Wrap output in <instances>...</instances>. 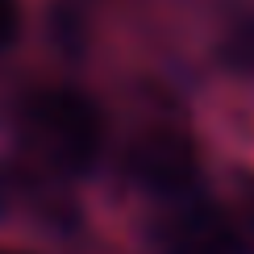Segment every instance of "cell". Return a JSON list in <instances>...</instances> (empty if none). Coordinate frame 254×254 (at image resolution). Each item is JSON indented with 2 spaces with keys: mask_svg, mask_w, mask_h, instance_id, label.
I'll list each match as a JSON object with an SVG mask.
<instances>
[{
  "mask_svg": "<svg viewBox=\"0 0 254 254\" xmlns=\"http://www.w3.org/2000/svg\"><path fill=\"white\" fill-rule=\"evenodd\" d=\"M29 137L63 171H88L104 146V117L83 92L46 88L25 104Z\"/></svg>",
  "mask_w": 254,
  "mask_h": 254,
  "instance_id": "obj_1",
  "label": "cell"
},
{
  "mask_svg": "<svg viewBox=\"0 0 254 254\" xmlns=\"http://www.w3.org/2000/svg\"><path fill=\"white\" fill-rule=\"evenodd\" d=\"M125 167L142 188L163 196H175L184 188H192V179L200 171V154L192 146V137L175 125H150L129 142Z\"/></svg>",
  "mask_w": 254,
  "mask_h": 254,
  "instance_id": "obj_2",
  "label": "cell"
},
{
  "mask_svg": "<svg viewBox=\"0 0 254 254\" xmlns=\"http://www.w3.org/2000/svg\"><path fill=\"white\" fill-rule=\"evenodd\" d=\"M167 254H254V246L225 221L217 204H196L163 221Z\"/></svg>",
  "mask_w": 254,
  "mask_h": 254,
  "instance_id": "obj_3",
  "label": "cell"
},
{
  "mask_svg": "<svg viewBox=\"0 0 254 254\" xmlns=\"http://www.w3.org/2000/svg\"><path fill=\"white\" fill-rule=\"evenodd\" d=\"M217 208L225 213L229 225L254 246V175L250 171H234L229 175V200L217 204Z\"/></svg>",
  "mask_w": 254,
  "mask_h": 254,
  "instance_id": "obj_4",
  "label": "cell"
},
{
  "mask_svg": "<svg viewBox=\"0 0 254 254\" xmlns=\"http://www.w3.org/2000/svg\"><path fill=\"white\" fill-rule=\"evenodd\" d=\"M225 59L234 63L238 71H250L254 75V21L250 25H242L234 38H229V46H225Z\"/></svg>",
  "mask_w": 254,
  "mask_h": 254,
  "instance_id": "obj_5",
  "label": "cell"
},
{
  "mask_svg": "<svg viewBox=\"0 0 254 254\" xmlns=\"http://www.w3.org/2000/svg\"><path fill=\"white\" fill-rule=\"evenodd\" d=\"M21 34V4L17 0H0V46H8Z\"/></svg>",
  "mask_w": 254,
  "mask_h": 254,
  "instance_id": "obj_6",
  "label": "cell"
},
{
  "mask_svg": "<svg viewBox=\"0 0 254 254\" xmlns=\"http://www.w3.org/2000/svg\"><path fill=\"white\" fill-rule=\"evenodd\" d=\"M0 254H25V250H0Z\"/></svg>",
  "mask_w": 254,
  "mask_h": 254,
  "instance_id": "obj_7",
  "label": "cell"
}]
</instances>
